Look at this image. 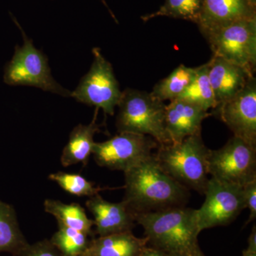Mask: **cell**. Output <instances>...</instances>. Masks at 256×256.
<instances>
[{"label": "cell", "instance_id": "obj_1", "mask_svg": "<svg viewBox=\"0 0 256 256\" xmlns=\"http://www.w3.org/2000/svg\"><path fill=\"white\" fill-rule=\"evenodd\" d=\"M124 174L126 192L122 201L134 215L188 203L190 190L163 171L154 154Z\"/></svg>", "mask_w": 256, "mask_h": 256}, {"label": "cell", "instance_id": "obj_2", "mask_svg": "<svg viewBox=\"0 0 256 256\" xmlns=\"http://www.w3.org/2000/svg\"><path fill=\"white\" fill-rule=\"evenodd\" d=\"M136 223L142 226L148 246L166 252L180 254L198 246L196 210L185 206L171 207L136 214Z\"/></svg>", "mask_w": 256, "mask_h": 256}, {"label": "cell", "instance_id": "obj_3", "mask_svg": "<svg viewBox=\"0 0 256 256\" xmlns=\"http://www.w3.org/2000/svg\"><path fill=\"white\" fill-rule=\"evenodd\" d=\"M210 150L202 134L180 142L162 144L154 154L160 168L180 184L204 194L208 184V156Z\"/></svg>", "mask_w": 256, "mask_h": 256}, {"label": "cell", "instance_id": "obj_4", "mask_svg": "<svg viewBox=\"0 0 256 256\" xmlns=\"http://www.w3.org/2000/svg\"><path fill=\"white\" fill-rule=\"evenodd\" d=\"M116 128L118 132H132L154 138L160 146L171 144L165 128V105L150 92L127 88L119 101Z\"/></svg>", "mask_w": 256, "mask_h": 256}, {"label": "cell", "instance_id": "obj_5", "mask_svg": "<svg viewBox=\"0 0 256 256\" xmlns=\"http://www.w3.org/2000/svg\"><path fill=\"white\" fill-rule=\"evenodd\" d=\"M22 46L15 47L14 55L4 67L3 80L9 86H28L64 97H70L72 92L64 88L50 73L48 58L34 46L22 28Z\"/></svg>", "mask_w": 256, "mask_h": 256}, {"label": "cell", "instance_id": "obj_6", "mask_svg": "<svg viewBox=\"0 0 256 256\" xmlns=\"http://www.w3.org/2000/svg\"><path fill=\"white\" fill-rule=\"evenodd\" d=\"M214 56L254 75L256 68V16L203 34Z\"/></svg>", "mask_w": 256, "mask_h": 256}, {"label": "cell", "instance_id": "obj_7", "mask_svg": "<svg viewBox=\"0 0 256 256\" xmlns=\"http://www.w3.org/2000/svg\"><path fill=\"white\" fill-rule=\"evenodd\" d=\"M92 52L94 62L92 67L72 92L70 97L86 105L101 108L105 114L114 116L122 92L112 65L102 56L100 48H92Z\"/></svg>", "mask_w": 256, "mask_h": 256}, {"label": "cell", "instance_id": "obj_8", "mask_svg": "<svg viewBox=\"0 0 256 256\" xmlns=\"http://www.w3.org/2000/svg\"><path fill=\"white\" fill-rule=\"evenodd\" d=\"M208 173L212 178L244 186L256 180V146L234 136L218 150H210Z\"/></svg>", "mask_w": 256, "mask_h": 256}, {"label": "cell", "instance_id": "obj_9", "mask_svg": "<svg viewBox=\"0 0 256 256\" xmlns=\"http://www.w3.org/2000/svg\"><path fill=\"white\" fill-rule=\"evenodd\" d=\"M160 144L150 136L120 132L102 142H95L92 154L99 166L124 172L152 156Z\"/></svg>", "mask_w": 256, "mask_h": 256}, {"label": "cell", "instance_id": "obj_10", "mask_svg": "<svg viewBox=\"0 0 256 256\" xmlns=\"http://www.w3.org/2000/svg\"><path fill=\"white\" fill-rule=\"evenodd\" d=\"M205 201L196 210L200 232L226 226L246 208L242 186L210 178L204 192Z\"/></svg>", "mask_w": 256, "mask_h": 256}, {"label": "cell", "instance_id": "obj_11", "mask_svg": "<svg viewBox=\"0 0 256 256\" xmlns=\"http://www.w3.org/2000/svg\"><path fill=\"white\" fill-rule=\"evenodd\" d=\"M214 109L218 118L233 132L234 136L256 146L255 76L249 79L238 94Z\"/></svg>", "mask_w": 256, "mask_h": 256}, {"label": "cell", "instance_id": "obj_12", "mask_svg": "<svg viewBox=\"0 0 256 256\" xmlns=\"http://www.w3.org/2000/svg\"><path fill=\"white\" fill-rule=\"evenodd\" d=\"M256 16V0H202L197 25L202 34Z\"/></svg>", "mask_w": 256, "mask_h": 256}, {"label": "cell", "instance_id": "obj_13", "mask_svg": "<svg viewBox=\"0 0 256 256\" xmlns=\"http://www.w3.org/2000/svg\"><path fill=\"white\" fill-rule=\"evenodd\" d=\"M86 206L94 216L96 233L99 236L132 232L136 225V215L124 201L112 203L98 194L89 197Z\"/></svg>", "mask_w": 256, "mask_h": 256}, {"label": "cell", "instance_id": "obj_14", "mask_svg": "<svg viewBox=\"0 0 256 256\" xmlns=\"http://www.w3.org/2000/svg\"><path fill=\"white\" fill-rule=\"evenodd\" d=\"M210 114L182 99L170 101L165 107V128L172 143L202 134V122Z\"/></svg>", "mask_w": 256, "mask_h": 256}, {"label": "cell", "instance_id": "obj_15", "mask_svg": "<svg viewBox=\"0 0 256 256\" xmlns=\"http://www.w3.org/2000/svg\"><path fill=\"white\" fill-rule=\"evenodd\" d=\"M208 64V78L217 107L234 97L254 76L246 69L214 56Z\"/></svg>", "mask_w": 256, "mask_h": 256}, {"label": "cell", "instance_id": "obj_16", "mask_svg": "<svg viewBox=\"0 0 256 256\" xmlns=\"http://www.w3.org/2000/svg\"><path fill=\"white\" fill-rule=\"evenodd\" d=\"M98 110L96 109L94 118L90 124H80L72 130L68 142L64 146L60 156V163L64 168L78 163L86 166L88 163L96 142H94V136L100 131L99 124L96 122Z\"/></svg>", "mask_w": 256, "mask_h": 256}, {"label": "cell", "instance_id": "obj_17", "mask_svg": "<svg viewBox=\"0 0 256 256\" xmlns=\"http://www.w3.org/2000/svg\"><path fill=\"white\" fill-rule=\"evenodd\" d=\"M148 239L138 238L132 232L99 236L90 240L87 252L90 256H140Z\"/></svg>", "mask_w": 256, "mask_h": 256}, {"label": "cell", "instance_id": "obj_18", "mask_svg": "<svg viewBox=\"0 0 256 256\" xmlns=\"http://www.w3.org/2000/svg\"><path fill=\"white\" fill-rule=\"evenodd\" d=\"M28 245L18 225L14 207L0 201V252L18 256Z\"/></svg>", "mask_w": 256, "mask_h": 256}, {"label": "cell", "instance_id": "obj_19", "mask_svg": "<svg viewBox=\"0 0 256 256\" xmlns=\"http://www.w3.org/2000/svg\"><path fill=\"white\" fill-rule=\"evenodd\" d=\"M44 207L46 213L56 218L58 224L92 235L94 220L88 217L86 210L78 204H66L48 198L45 200Z\"/></svg>", "mask_w": 256, "mask_h": 256}, {"label": "cell", "instance_id": "obj_20", "mask_svg": "<svg viewBox=\"0 0 256 256\" xmlns=\"http://www.w3.org/2000/svg\"><path fill=\"white\" fill-rule=\"evenodd\" d=\"M196 74V68L182 64L154 86L151 95L162 102L176 100L191 85Z\"/></svg>", "mask_w": 256, "mask_h": 256}, {"label": "cell", "instance_id": "obj_21", "mask_svg": "<svg viewBox=\"0 0 256 256\" xmlns=\"http://www.w3.org/2000/svg\"><path fill=\"white\" fill-rule=\"evenodd\" d=\"M208 62L196 67V76L193 82L178 99L188 101L206 111L210 108L214 109L216 104L208 78Z\"/></svg>", "mask_w": 256, "mask_h": 256}, {"label": "cell", "instance_id": "obj_22", "mask_svg": "<svg viewBox=\"0 0 256 256\" xmlns=\"http://www.w3.org/2000/svg\"><path fill=\"white\" fill-rule=\"evenodd\" d=\"M58 229L50 242L64 256H80L90 245L88 235L76 229L58 224Z\"/></svg>", "mask_w": 256, "mask_h": 256}, {"label": "cell", "instance_id": "obj_23", "mask_svg": "<svg viewBox=\"0 0 256 256\" xmlns=\"http://www.w3.org/2000/svg\"><path fill=\"white\" fill-rule=\"evenodd\" d=\"M202 6V0H165L156 12L144 15L141 18L143 22H148L151 18L159 16H168L175 18L188 20L198 23Z\"/></svg>", "mask_w": 256, "mask_h": 256}, {"label": "cell", "instance_id": "obj_24", "mask_svg": "<svg viewBox=\"0 0 256 256\" xmlns=\"http://www.w3.org/2000/svg\"><path fill=\"white\" fill-rule=\"evenodd\" d=\"M48 178L56 183L64 191L74 196L89 198L102 190V188H97L92 182L78 174L58 172L50 174Z\"/></svg>", "mask_w": 256, "mask_h": 256}, {"label": "cell", "instance_id": "obj_25", "mask_svg": "<svg viewBox=\"0 0 256 256\" xmlns=\"http://www.w3.org/2000/svg\"><path fill=\"white\" fill-rule=\"evenodd\" d=\"M18 256H64L50 240H42L28 245Z\"/></svg>", "mask_w": 256, "mask_h": 256}, {"label": "cell", "instance_id": "obj_26", "mask_svg": "<svg viewBox=\"0 0 256 256\" xmlns=\"http://www.w3.org/2000/svg\"><path fill=\"white\" fill-rule=\"evenodd\" d=\"M246 208L250 210V216L246 224L254 222L256 218V180L242 186Z\"/></svg>", "mask_w": 256, "mask_h": 256}, {"label": "cell", "instance_id": "obj_27", "mask_svg": "<svg viewBox=\"0 0 256 256\" xmlns=\"http://www.w3.org/2000/svg\"><path fill=\"white\" fill-rule=\"evenodd\" d=\"M247 250L256 252V225L252 227V232L248 239Z\"/></svg>", "mask_w": 256, "mask_h": 256}, {"label": "cell", "instance_id": "obj_28", "mask_svg": "<svg viewBox=\"0 0 256 256\" xmlns=\"http://www.w3.org/2000/svg\"><path fill=\"white\" fill-rule=\"evenodd\" d=\"M140 256H169V255L166 254V252H162L159 249L148 246L146 249L143 250L142 255Z\"/></svg>", "mask_w": 256, "mask_h": 256}, {"label": "cell", "instance_id": "obj_29", "mask_svg": "<svg viewBox=\"0 0 256 256\" xmlns=\"http://www.w3.org/2000/svg\"><path fill=\"white\" fill-rule=\"evenodd\" d=\"M169 256H205V255L198 246L192 249V250H188V252L172 254V255H169Z\"/></svg>", "mask_w": 256, "mask_h": 256}, {"label": "cell", "instance_id": "obj_30", "mask_svg": "<svg viewBox=\"0 0 256 256\" xmlns=\"http://www.w3.org/2000/svg\"><path fill=\"white\" fill-rule=\"evenodd\" d=\"M242 256H256V252H249L245 249L242 252Z\"/></svg>", "mask_w": 256, "mask_h": 256}, {"label": "cell", "instance_id": "obj_31", "mask_svg": "<svg viewBox=\"0 0 256 256\" xmlns=\"http://www.w3.org/2000/svg\"><path fill=\"white\" fill-rule=\"evenodd\" d=\"M90 256V255H89L88 254L87 252H86L85 254H82V256Z\"/></svg>", "mask_w": 256, "mask_h": 256}]
</instances>
